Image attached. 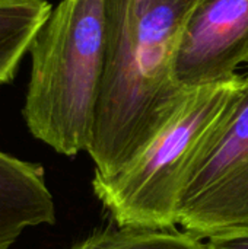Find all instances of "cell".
Instances as JSON below:
<instances>
[{"label": "cell", "mask_w": 248, "mask_h": 249, "mask_svg": "<svg viewBox=\"0 0 248 249\" xmlns=\"http://www.w3.org/2000/svg\"><path fill=\"white\" fill-rule=\"evenodd\" d=\"M196 1L107 0L105 69L86 150L95 178L126 169L187 99L174 55Z\"/></svg>", "instance_id": "1"}, {"label": "cell", "mask_w": 248, "mask_h": 249, "mask_svg": "<svg viewBox=\"0 0 248 249\" xmlns=\"http://www.w3.org/2000/svg\"><path fill=\"white\" fill-rule=\"evenodd\" d=\"M23 118L57 153L88 150L107 54V0H61L34 38Z\"/></svg>", "instance_id": "2"}, {"label": "cell", "mask_w": 248, "mask_h": 249, "mask_svg": "<svg viewBox=\"0 0 248 249\" xmlns=\"http://www.w3.org/2000/svg\"><path fill=\"white\" fill-rule=\"evenodd\" d=\"M243 76L191 90L162 131L120 174L92 179L96 198L121 228L172 229L183 188L221 124Z\"/></svg>", "instance_id": "3"}, {"label": "cell", "mask_w": 248, "mask_h": 249, "mask_svg": "<svg viewBox=\"0 0 248 249\" xmlns=\"http://www.w3.org/2000/svg\"><path fill=\"white\" fill-rule=\"evenodd\" d=\"M177 222L200 239L248 229V73L187 178Z\"/></svg>", "instance_id": "4"}, {"label": "cell", "mask_w": 248, "mask_h": 249, "mask_svg": "<svg viewBox=\"0 0 248 249\" xmlns=\"http://www.w3.org/2000/svg\"><path fill=\"white\" fill-rule=\"evenodd\" d=\"M248 61V0H197L183 26L174 77L187 92L235 79Z\"/></svg>", "instance_id": "5"}, {"label": "cell", "mask_w": 248, "mask_h": 249, "mask_svg": "<svg viewBox=\"0 0 248 249\" xmlns=\"http://www.w3.org/2000/svg\"><path fill=\"white\" fill-rule=\"evenodd\" d=\"M54 222L42 166L0 152V249L10 248L25 229Z\"/></svg>", "instance_id": "6"}, {"label": "cell", "mask_w": 248, "mask_h": 249, "mask_svg": "<svg viewBox=\"0 0 248 249\" xmlns=\"http://www.w3.org/2000/svg\"><path fill=\"white\" fill-rule=\"evenodd\" d=\"M51 10L47 0H0V85L13 80Z\"/></svg>", "instance_id": "7"}, {"label": "cell", "mask_w": 248, "mask_h": 249, "mask_svg": "<svg viewBox=\"0 0 248 249\" xmlns=\"http://www.w3.org/2000/svg\"><path fill=\"white\" fill-rule=\"evenodd\" d=\"M70 249H206L200 238L172 229L121 228L98 231Z\"/></svg>", "instance_id": "8"}, {"label": "cell", "mask_w": 248, "mask_h": 249, "mask_svg": "<svg viewBox=\"0 0 248 249\" xmlns=\"http://www.w3.org/2000/svg\"><path fill=\"white\" fill-rule=\"evenodd\" d=\"M208 239L206 249H248V229L225 232Z\"/></svg>", "instance_id": "9"}, {"label": "cell", "mask_w": 248, "mask_h": 249, "mask_svg": "<svg viewBox=\"0 0 248 249\" xmlns=\"http://www.w3.org/2000/svg\"><path fill=\"white\" fill-rule=\"evenodd\" d=\"M247 64H248V61H247Z\"/></svg>", "instance_id": "10"}]
</instances>
